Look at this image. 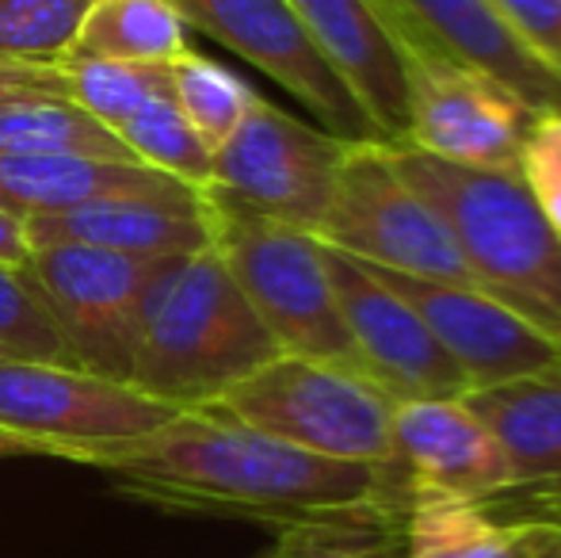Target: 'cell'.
<instances>
[{
    "instance_id": "9c48e42d",
    "label": "cell",
    "mask_w": 561,
    "mask_h": 558,
    "mask_svg": "<svg viewBox=\"0 0 561 558\" xmlns=\"http://www.w3.org/2000/svg\"><path fill=\"white\" fill-rule=\"evenodd\" d=\"M352 141L295 119L256 92L249 115L215 153L210 187L244 207L318 234Z\"/></svg>"
},
{
    "instance_id": "d6a6232c",
    "label": "cell",
    "mask_w": 561,
    "mask_h": 558,
    "mask_svg": "<svg viewBox=\"0 0 561 558\" xmlns=\"http://www.w3.org/2000/svg\"><path fill=\"white\" fill-rule=\"evenodd\" d=\"M15 455H38L27 440L12 436V432H0V459H15Z\"/></svg>"
},
{
    "instance_id": "5bb4252c",
    "label": "cell",
    "mask_w": 561,
    "mask_h": 558,
    "mask_svg": "<svg viewBox=\"0 0 561 558\" xmlns=\"http://www.w3.org/2000/svg\"><path fill=\"white\" fill-rule=\"evenodd\" d=\"M393 463L413 501H493L512 490L501 444L462 398L398 402Z\"/></svg>"
},
{
    "instance_id": "836d02e7",
    "label": "cell",
    "mask_w": 561,
    "mask_h": 558,
    "mask_svg": "<svg viewBox=\"0 0 561 558\" xmlns=\"http://www.w3.org/2000/svg\"><path fill=\"white\" fill-rule=\"evenodd\" d=\"M249 558H290V547L283 544V539H275L267 551H260V555H249Z\"/></svg>"
},
{
    "instance_id": "cb8c5ba5",
    "label": "cell",
    "mask_w": 561,
    "mask_h": 558,
    "mask_svg": "<svg viewBox=\"0 0 561 558\" xmlns=\"http://www.w3.org/2000/svg\"><path fill=\"white\" fill-rule=\"evenodd\" d=\"M169 92L210 153L226 146L256 100V89L195 50H184L176 61H169Z\"/></svg>"
},
{
    "instance_id": "f1b7e54d",
    "label": "cell",
    "mask_w": 561,
    "mask_h": 558,
    "mask_svg": "<svg viewBox=\"0 0 561 558\" xmlns=\"http://www.w3.org/2000/svg\"><path fill=\"white\" fill-rule=\"evenodd\" d=\"M524 46L561 77V0H489Z\"/></svg>"
},
{
    "instance_id": "e0dca14e",
    "label": "cell",
    "mask_w": 561,
    "mask_h": 558,
    "mask_svg": "<svg viewBox=\"0 0 561 558\" xmlns=\"http://www.w3.org/2000/svg\"><path fill=\"white\" fill-rule=\"evenodd\" d=\"M31 249L89 246L118 257L176 261L210 249L207 195H123L27 218Z\"/></svg>"
},
{
    "instance_id": "d6986e66",
    "label": "cell",
    "mask_w": 561,
    "mask_h": 558,
    "mask_svg": "<svg viewBox=\"0 0 561 558\" xmlns=\"http://www.w3.org/2000/svg\"><path fill=\"white\" fill-rule=\"evenodd\" d=\"M405 558H561V524L485 501H413Z\"/></svg>"
},
{
    "instance_id": "9a60e30c",
    "label": "cell",
    "mask_w": 561,
    "mask_h": 558,
    "mask_svg": "<svg viewBox=\"0 0 561 558\" xmlns=\"http://www.w3.org/2000/svg\"><path fill=\"white\" fill-rule=\"evenodd\" d=\"M405 46H432L481 69L535 115L561 112V77L524 46L489 0H375Z\"/></svg>"
},
{
    "instance_id": "44dd1931",
    "label": "cell",
    "mask_w": 561,
    "mask_h": 558,
    "mask_svg": "<svg viewBox=\"0 0 561 558\" xmlns=\"http://www.w3.org/2000/svg\"><path fill=\"white\" fill-rule=\"evenodd\" d=\"M187 50V23L172 0H92L66 58L169 66Z\"/></svg>"
},
{
    "instance_id": "ffe728a7",
    "label": "cell",
    "mask_w": 561,
    "mask_h": 558,
    "mask_svg": "<svg viewBox=\"0 0 561 558\" xmlns=\"http://www.w3.org/2000/svg\"><path fill=\"white\" fill-rule=\"evenodd\" d=\"M462 402L501 444L512 490L561 482V364L496 387L466 390Z\"/></svg>"
},
{
    "instance_id": "ac0fdd59",
    "label": "cell",
    "mask_w": 561,
    "mask_h": 558,
    "mask_svg": "<svg viewBox=\"0 0 561 558\" xmlns=\"http://www.w3.org/2000/svg\"><path fill=\"white\" fill-rule=\"evenodd\" d=\"M123 195H195V187L138 161L77 153H0V207L15 215H54Z\"/></svg>"
},
{
    "instance_id": "6da1fadb",
    "label": "cell",
    "mask_w": 561,
    "mask_h": 558,
    "mask_svg": "<svg viewBox=\"0 0 561 558\" xmlns=\"http://www.w3.org/2000/svg\"><path fill=\"white\" fill-rule=\"evenodd\" d=\"M84 467L104 470L126 498L256 521L279 536L401 532L413 509L398 467L325 459L218 410H184L134 444L89 455Z\"/></svg>"
},
{
    "instance_id": "4fadbf2b",
    "label": "cell",
    "mask_w": 561,
    "mask_h": 558,
    "mask_svg": "<svg viewBox=\"0 0 561 558\" xmlns=\"http://www.w3.org/2000/svg\"><path fill=\"white\" fill-rule=\"evenodd\" d=\"M375 272L378 280L390 283L421 314V321L432 329V337L444 344V352L466 375L470 390L496 387V383L547 372V367L561 364V344L554 337H547L524 314L504 306L501 298L485 295L481 287L416 280L382 269Z\"/></svg>"
},
{
    "instance_id": "7a4b0ae2",
    "label": "cell",
    "mask_w": 561,
    "mask_h": 558,
    "mask_svg": "<svg viewBox=\"0 0 561 558\" xmlns=\"http://www.w3.org/2000/svg\"><path fill=\"white\" fill-rule=\"evenodd\" d=\"M279 356V344L215 249L164 261L141 295L130 383L169 410H207L233 383Z\"/></svg>"
},
{
    "instance_id": "7402d4cb",
    "label": "cell",
    "mask_w": 561,
    "mask_h": 558,
    "mask_svg": "<svg viewBox=\"0 0 561 558\" xmlns=\"http://www.w3.org/2000/svg\"><path fill=\"white\" fill-rule=\"evenodd\" d=\"M0 153H77L134 161L115 130L69 100H15L0 107Z\"/></svg>"
},
{
    "instance_id": "1f68e13d",
    "label": "cell",
    "mask_w": 561,
    "mask_h": 558,
    "mask_svg": "<svg viewBox=\"0 0 561 558\" xmlns=\"http://www.w3.org/2000/svg\"><path fill=\"white\" fill-rule=\"evenodd\" d=\"M31 257L27 218L0 207V269H23Z\"/></svg>"
},
{
    "instance_id": "30bf717a",
    "label": "cell",
    "mask_w": 561,
    "mask_h": 558,
    "mask_svg": "<svg viewBox=\"0 0 561 558\" xmlns=\"http://www.w3.org/2000/svg\"><path fill=\"white\" fill-rule=\"evenodd\" d=\"M409 149L470 169H519V149L535 112L481 69L444 50L405 46Z\"/></svg>"
},
{
    "instance_id": "52a82bcc",
    "label": "cell",
    "mask_w": 561,
    "mask_h": 558,
    "mask_svg": "<svg viewBox=\"0 0 561 558\" xmlns=\"http://www.w3.org/2000/svg\"><path fill=\"white\" fill-rule=\"evenodd\" d=\"M176 410L130 383L73 364L0 356V432L27 440L38 455L84 463L89 455L164 429Z\"/></svg>"
},
{
    "instance_id": "603a6c76",
    "label": "cell",
    "mask_w": 561,
    "mask_h": 558,
    "mask_svg": "<svg viewBox=\"0 0 561 558\" xmlns=\"http://www.w3.org/2000/svg\"><path fill=\"white\" fill-rule=\"evenodd\" d=\"M115 135L126 146V153L138 164H146V169L164 172V176L180 180V184L195 187V192L210 187L215 153L207 149V141L195 135L192 123L184 119L172 92H161L149 104H141L130 119L118 123Z\"/></svg>"
},
{
    "instance_id": "5b68a950",
    "label": "cell",
    "mask_w": 561,
    "mask_h": 558,
    "mask_svg": "<svg viewBox=\"0 0 561 558\" xmlns=\"http://www.w3.org/2000/svg\"><path fill=\"white\" fill-rule=\"evenodd\" d=\"M207 410L325 459L398 467L393 463L398 402L359 367L279 352L264 367L233 383Z\"/></svg>"
},
{
    "instance_id": "3957f363",
    "label": "cell",
    "mask_w": 561,
    "mask_h": 558,
    "mask_svg": "<svg viewBox=\"0 0 561 558\" xmlns=\"http://www.w3.org/2000/svg\"><path fill=\"white\" fill-rule=\"evenodd\" d=\"M390 157L450 226L478 287L561 344V238L519 172L450 164L409 146H390Z\"/></svg>"
},
{
    "instance_id": "8fae6325",
    "label": "cell",
    "mask_w": 561,
    "mask_h": 558,
    "mask_svg": "<svg viewBox=\"0 0 561 558\" xmlns=\"http://www.w3.org/2000/svg\"><path fill=\"white\" fill-rule=\"evenodd\" d=\"M172 8L187 27L218 38L226 50L287 89L321 130L344 141H378L347 84L313 46L287 0H172Z\"/></svg>"
},
{
    "instance_id": "484cf974",
    "label": "cell",
    "mask_w": 561,
    "mask_h": 558,
    "mask_svg": "<svg viewBox=\"0 0 561 558\" xmlns=\"http://www.w3.org/2000/svg\"><path fill=\"white\" fill-rule=\"evenodd\" d=\"M92 0H0V66L61 61Z\"/></svg>"
},
{
    "instance_id": "83f0119b",
    "label": "cell",
    "mask_w": 561,
    "mask_h": 558,
    "mask_svg": "<svg viewBox=\"0 0 561 558\" xmlns=\"http://www.w3.org/2000/svg\"><path fill=\"white\" fill-rule=\"evenodd\" d=\"M519 180L561 238V112H539L519 149Z\"/></svg>"
},
{
    "instance_id": "ba28073f",
    "label": "cell",
    "mask_w": 561,
    "mask_h": 558,
    "mask_svg": "<svg viewBox=\"0 0 561 558\" xmlns=\"http://www.w3.org/2000/svg\"><path fill=\"white\" fill-rule=\"evenodd\" d=\"M164 261L118 257L89 246L31 249L20 276L50 314L69 349V364L126 383L146 287Z\"/></svg>"
},
{
    "instance_id": "2e32d148",
    "label": "cell",
    "mask_w": 561,
    "mask_h": 558,
    "mask_svg": "<svg viewBox=\"0 0 561 558\" xmlns=\"http://www.w3.org/2000/svg\"><path fill=\"white\" fill-rule=\"evenodd\" d=\"M340 73L382 146L409 141V84L398 35L375 0H287Z\"/></svg>"
},
{
    "instance_id": "d4e9b609",
    "label": "cell",
    "mask_w": 561,
    "mask_h": 558,
    "mask_svg": "<svg viewBox=\"0 0 561 558\" xmlns=\"http://www.w3.org/2000/svg\"><path fill=\"white\" fill-rule=\"evenodd\" d=\"M66 100L89 112L96 123L115 130L141 104L169 92V66H138V61L104 58H61Z\"/></svg>"
},
{
    "instance_id": "8992f818",
    "label": "cell",
    "mask_w": 561,
    "mask_h": 558,
    "mask_svg": "<svg viewBox=\"0 0 561 558\" xmlns=\"http://www.w3.org/2000/svg\"><path fill=\"white\" fill-rule=\"evenodd\" d=\"M318 238L370 269L478 287L450 226L378 141L347 146Z\"/></svg>"
},
{
    "instance_id": "4dcf8cb0",
    "label": "cell",
    "mask_w": 561,
    "mask_h": 558,
    "mask_svg": "<svg viewBox=\"0 0 561 558\" xmlns=\"http://www.w3.org/2000/svg\"><path fill=\"white\" fill-rule=\"evenodd\" d=\"M15 100H66V77L58 61H8L0 66V107Z\"/></svg>"
},
{
    "instance_id": "4316f807",
    "label": "cell",
    "mask_w": 561,
    "mask_h": 558,
    "mask_svg": "<svg viewBox=\"0 0 561 558\" xmlns=\"http://www.w3.org/2000/svg\"><path fill=\"white\" fill-rule=\"evenodd\" d=\"M0 356L69 364V349L50 314L31 295L20 269H0Z\"/></svg>"
},
{
    "instance_id": "277c9868",
    "label": "cell",
    "mask_w": 561,
    "mask_h": 558,
    "mask_svg": "<svg viewBox=\"0 0 561 558\" xmlns=\"http://www.w3.org/2000/svg\"><path fill=\"white\" fill-rule=\"evenodd\" d=\"M203 195L210 207V249L222 257L279 352L355 367L318 234L260 215L215 187Z\"/></svg>"
},
{
    "instance_id": "f546056e",
    "label": "cell",
    "mask_w": 561,
    "mask_h": 558,
    "mask_svg": "<svg viewBox=\"0 0 561 558\" xmlns=\"http://www.w3.org/2000/svg\"><path fill=\"white\" fill-rule=\"evenodd\" d=\"M290 558H405L401 532H313L279 536Z\"/></svg>"
},
{
    "instance_id": "7c38bea8",
    "label": "cell",
    "mask_w": 561,
    "mask_h": 558,
    "mask_svg": "<svg viewBox=\"0 0 561 558\" xmlns=\"http://www.w3.org/2000/svg\"><path fill=\"white\" fill-rule=\"evenodd\" d=\"M321 249H325V269L336 291L340 318L352 337L355 367L370 383H378L393 402L462 398L470 383L421 321V314L390 283L378 280L375 269L325 241Z\"/></svg>"
}]
</instances>
